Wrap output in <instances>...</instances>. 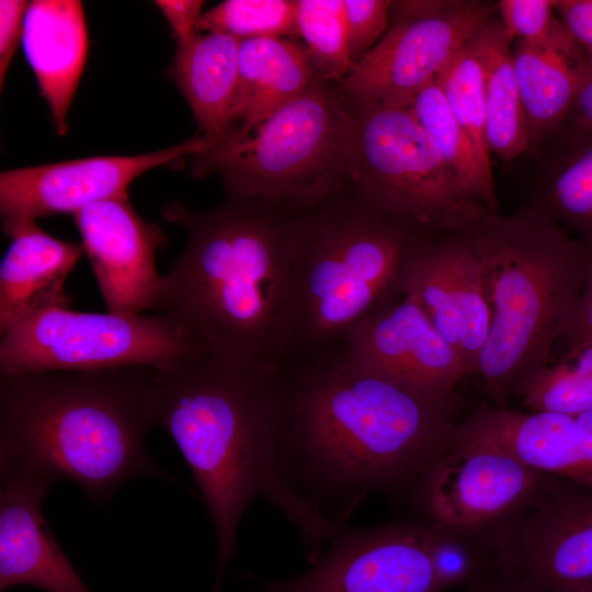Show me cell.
<instances>
[{"label": "cell", "mask_w": 592, "mask_h": 592, "mask_svg": "<svg viewBox=\"0 0 592 592\" xmlns=\"http://www.w3.org/2000/svg\"><path fill=\"white\" fill-rule=\"evenodd\" d=\"M158 373L130 366L0 374L1 481L50 489L69 479L105 503L130 478L167 477L143 443L156 424Z\"/></svg>", "instance_id": "cell-4"}, {"label": "cell", "mask_w": 592, "mask_h": 592, "mask_svg": "<svg viewBox=\"0 0 592 592\" xmlns=\"http://www.w3.org/2000/svg\"><path fill=\"white\" fill-rule=\"evenodd\" d=\"M107 311L151 310L161 280L156 252L163 231L145 221L127 198L93 203L72 215Z\"/></svg>", "instance_id": "cell-17"}, {"label": "cell", "mask_w": 592, "mask_h": 592, "mask_svg": "<svg viewBox=\"0 0 592 592\" xmlns=\"http://www.w3.org/2000/svg\"><path fill=\"white\" fill-rule=\"evenodd\" d=\"M29 3L21 0L0 1V86L10 67L12 57L22 42L24 18Z\"/></svg>", "instance_id": "cell-35"}, {"label": "cell", "mask_w": 592, "mask_h": 592, "mask_svg": "<svg viewBox=\"0 0 592 592\" xmlns=\"http://www.w3.org/2000/svg\"><path fill=\"white\" fill-rule=\"evenodd\" d=\"M559 339H565L568 345L592 340V258L579 300Z\"/></svg>", "instance_id": "cell-38"}, {"label": "cell", "mask_w": 592, "mask_h": 592, "mask_svg": "<svg viewBox=\"0 0 592 592\" xmlns=\"http://www.w3.org/2000/svg\"><path fill=\"white\" fill-rule=\"evenodd\" d=\"M431 557L440 592L468 584L492 567L487 533L435 522L426 524Z\"/></svg>", "instance_id": "cell-32"}, {"label": "cell", "mask_w": 592, "mask_h": 592, "mask_svg": "<svg viewBox=\"0 0 592 592\" xmlns=\"http://www.w3.org/2000/svg\"><path fill=\"white\" fill-rule=\"evenodd\" d=\"M589 592H592V590H591V591H589Z\"/></svg>", "instance_id": "cell-41"}, {"label": "cell", "mask_w": 592, "mask_h": 592, "mask_svg": "<svg viewBox=\"0 0 592 592\" xmlns=\"http://www.w3.org/2000/svg\"><path fill=\"white\" fill-rule=\"evenodd\" d=\"M278 372L247 360L205 354L158 373L156 423L175 442L191 469L217 540L216 580L236 551L240 521L258 497L267 499L299 531L310 561L339 531L298 500L275 465Z\"/></svg>", "instance_id": "cell-2"}, {"label": "cell", "mask_w": 592, "mask_h": 592, "mask_svg": "<svg viewBox=\"0 0 592 592\" xmlns=\"http://www.w3.org/2000/svg\"><path fill=\"white\" fill-rule=\"evenodd\" d=\"M514 72L527 124L530 152H537L568 119L587 61L514 42Z\"/></svg>", "instance_id": "cell-25"}, {"label": "cell", "mask_w": 592, "mask_h": 592, "mask_svg": "<svg viewBox=\"0 0 592 592\" xmlns=\"http://www.w3.org/2000/svg\"><path fill=\"white\" fill-rule=\"evenodd\" d=\"M498 15L512 42L551 49L578 61L587 57L555 10V0H500Z\"/></svg>", "instance_id": "cell-33"}, {"label": "cell", "mask_w": 592, "mask_h": 592, "mask_svg": "<svg viewBox=\"0 0 592 592\" xmlns=\"http://www.w3.org/2000/svg\"><path fill=\"white\" fill-rule=\"evenodd\" d=\"M354 139L350 100L318 78L249 133L191 156V171L220 175L227 197L298 214L345 193Z\"/></svg>", "instance_id": "cell-7"}, {"label": "cell", "mask_w": 592, "mask_h": 592, "mask_svg": "<svg viewBox=\"0 0 592 592\" xmlns=\"http://www.w3.org/2000/svg\"><path fill=\"white\" fill-rule=\"evenodd\" d=\"M349 100L355 119L350 186L361 201L422 237L466 235L489 214L409 107Z\"/></svg>", "instance_id": "cell-8"}, {"label": "cell", "mask_w": 592, "mask_h": 592, "mask_svg": "<svg viewBox=\"0 0 592 592\" xmlns=\"http://www.w3.org/2000/svg\"><path fill=\"white\" fill-rule=\"evenodd\" d=\"M350 56L361 60L388 27L390 0H343Z\"/></svg>", "instance_id": "cell-34"}, {"label": "cell", "mask_w": 592, "mask_h": 592, "mask_svg": "<svg viewBox=\"0 0 592 592\" xmlns=\"http://www.w3.org/2000/svg\"><path fill=\"white\" fill-rule=\"evenodd\" d=\"M200 136L153 152L95 156L2 171V223L78 210L96 202L127 198L129 184L146 171L183 161L208 147Z\"/></svg>", "instance_id": "cell-14"}, {"label": "cell", "mask_w": 592, "mask_h": 592, "mask_svg": "<svg viewBox=\"0 0 592 592\" xmlns=\"http://www.w3.org/2000/svg\"><path fill=\"white\" fill-rule=\"evenodd\" d=\"M11 243L0 264V333L52 307H70L66 280L84 253L82 244L55 238L36 220L2 223Z\"/></svg>", "instance_id": "cell-20"}, {"label": "cell", "mask_w": 592, "mask_h": 592, "mask_svg": "<svg viewBox=\"0 0 592 592\" xmlns=\"http://www.w3.org/2000/svg\"><path fill=\"white\" fill-rule=\"evenodd\" d=\"M161 217L189 239L151 310L209 354L280 371L292 354L294 214L227 197L204 213L172 202Z\"/></svg>", "instance_id": "cell-3"}, {"label": "cell", "mask_w": 592, "mask_h": 592, "mask_svg": "<svg viewBox=\"0 0 592 592\" xmlns=\"http://www.w3.org/2000/svg\"><path fill=\"white\" fill-rule=\"evenodd\" d=\"M208 352L160 315L52 307L1 334L0 374L146 366L173 372Z\"/></svg>", "instance_id": "cell-9"}, {"label": "cell", "mask_w": 592, "mask_h": 592, "mask_svg": "<svg viewBox=\"0 0 592 592\" xmlns=\"http://www.w3.org/2000/svg\"><path fill=\"white\" fill-rule=\"evenodd\" d=\"M48 491L39 485L1 481V591L22 584L47 592H90L43 515Z\"/></svg>", "instance_id": "cell-19"}, {"label": "cell", "mask_w": 592, "mask_h": 592, "mask_svg": "<svg viewBox=\"0 0 592 592\" xmlns=\"http://www.w3.org/2000/svg\"><path fill=\"white\" fill-rule=\"evenodd\" d=\"M240 39L219 33H197L178 43L169 76L187 101L201 136L209 145L236 127Z\"/></svg>", "instance_id": "cell-22"}, {"label": "cell", "mask_w": 592, "mask_h": 592, "mask_svg": "<svg viewBox=\"0 0 592 592\" xmlns=\"http://www.w3.org/2000/svg\"><path fill=\"white\" fill-rule=\"evenodd\" d=\"M480 0L392 1L388 30L340 81L357 102L408 106L497 12Z\"/></svg>", "instance_id": "cell-10"}, {"label": "cell", "mask_w": 592, "mask_h": 592, "mask_svg": "<svg viewBox=\"0 0 592 592\" xmlns=\"http://www.w3.org/2000/svg\"><path fill=\"white\" fill-rule=\"evenodd\" d=\"M407 107L429 134L464 190L482 203L490 214L499 213L494 180L486 174L473 141L451 112L436 80L423 88Z\"/></svg>", "instance_id": "cell-27"}, {"label": "cell", "mask_w": 592, "mask_h": 592, "mask_svg": "<svg viewBox=\"0 0 592 592\" xmlns=\"http://www.w3.org/2000/svg\"><path fill=\"white\" fill-rule=\"evenodd\" d=\"M498 10V9H497ZM485 71L489 151L510 163L530 151L527 124L512 57V39L498 11L475 36Z\"/></svg>", "instance_id": "cell-26"}, {"label": "cell", "mask_w": 592, "mask_h": 592, "mask_svg": "<svg viewBox=\"0 0 592 592\" xmlns=\"http://www.w3.org/2000/svg\"><path fill=\"white\" fill-rule=\"evenodd\" d=\"M565 124L592 132V62L583 65L571 112Z\"/></svg>", "instance_id": "cell-39"}, {"label": "cell", "mask_w": 592, "mask_h": 592, "mask_svg": "<svg viewBox=\"0 0 592 592\" xmlns=\"http://www.w3.org/2000/svg\"><path fill=\"white\" fill-rule=\"evenodd\" d=\"M297 26L317 76L340 82L354 66L343 0H297Z\"/></svg>", "instance_id": "cell-30"}, {"label": "cell", "mask_w": 592, "mask_h": 592, "mask_svg": "<svg viewBox=\"0 0 592 592\" xmlns=\"http://www.w3.org/2000/svg\"><path fill=\"white\" fill-rule=\"evenodd\" d=\"M523 406L532 412L579 414L592 411V340L568 345L522 389Z\"/></svg>", "instance_id": "cell-28"}, {"label": "cell", "mask_w": 592, "mask_h": 592, "mask_svg": "<svg viewBox=\"0 0 592 592\" xmlns=\"http://www.w3.org/2000/svg\"><path fill=\"white\" fill-rule=\"evenodd\" d=\"M490 312L478 375L497 403L520 396L548 363L581 295L592 250L539 207L487 214L466 234Z\"/></svg>", "instance_id": "cell-5"}, {"label": "cell", "mask_w": 592, "mask_h": 592, "mask_svg": "<svg viewBox=\"0 0 592 592\" xmlns=\"http://www.w3.org/2000/svg\"><path fill=\"white\" fill-rule=\"evenodd\" d=\"M22 46L46 100L56 133L68 132V110L84 70L88 32L78 0H34L27 5Z\"/></svg>", "instance_id": "cell-21"}, {"label": "cell", "mask_w": 592, "mask_h": 592, "mask_svg": "<svg viewBox=\"0 0 592 592\" xmlns=\"http://www.w3.org/2000/svg\"><path fill=\"white\" fill-rule=\"evenodd\" d=\"M460 592H519L491 570L466 585Z\"/></svg>", "instance_id": "cell-40"}, {"label": "cell", "mask_w": 592, "mask_h": 592, "mask_svg": "<svg viewBox=\"0 0 592 592\" xmlns=\"http://www.w3.org/2000/svg\"><path fill=\"white\" fill-rule=\"evenodd\" d=\"M454 402L433 399L340 346L278 372L275 465L285 487L337 526L371 492L417 489L454 444Z\"/></svg>", "instance_id": "cell-1"}, {"label": "cell", "mask_w": 592, "mask_h": 592, "mask_svg": "<svg viewBox=\"0 0 592 592\" xmlns=\"http://www.w3.org/2000/svg\"><path fill=\"white\" fill-rule=\"evenodd\" d=\"M168 21L178 43L191 39L197 34L204 1L201 0H157L153 2Z\"/></svg>", "instance_id": "cell-37"}, {"label": "cell", "mask_w": 592, "mask_h": 592, "mask_svg": "<svg viewBox=\"0 0 592 592\" xmlns=\"http://www.w3.org/2000/svg\"><path fill=\"white\" fill-rule=\"evenodd\" d=\"M475 36L453 57L436 82L451 112L473 141L486 174L493 178L487 141L485 71Z\"/></svg>", "instance_id": "cell-29"}, {"label": "cell", "mask_w": 592, "mask_h": 592, "mask_svg": "<svg viewBox=\"0 0 592 592\" xmlns=\"http://www.w3.org/2000/svg\"><path fill=\"white\" fill-rule=\"evenodd\" d=\"M459 428L492 441L540 473L592 488V411L566 414L482 407Z\"/></svg>", "instance_id": "cell-18"}, {"label": "cell", "mask_w": 592, "mask_h": 592, "mask_svg": "<svg viewBox=\"0 0 592 592\" xmlns=\"http://www.w3.org/2000/svg\"><path fill=\"white\" fill-rule=\"evenodd\" d=\"M340 348L380 375L441 401L455 402L454 389L467 375L415 299L399 291L362 320Z\"/></svg>", "instance_id": "cell-16"}, {"label": "cell", "mask_w": 592, "mask_h": 592, "mask_svg": "<svg viewBox=\"0 0 592 592\" xmlns=\"http://www.w3.org/2000/svg\"><path fill=\"white\" fill-rule=\"evenodd\" d=\"M203 32L240 41L297 36V0H225L202 14L197 33Z\"/></svg>", "instance_id": "cell-31"}, {"label": "cell", "mask_w": 592, "mask_h": 592, "mask_svg": "<svg viewBox=\"0 0 592 592\" xmlns=\"http://www.w3.org/2000/svg\"><path fill=\"white\" fill-rule=\"evenodd\" d=\"M398 291L415 299L458 354L466 374H477L490 312L481 269L467 236L418 238L405 263Z\"/></svg>", "instance_id": "cell-15"}, {"label": "cell", "mask_w": 592, "mask_h": 592, "mask_svg": "<svg viewBox=\"0 0 592 592\" xmlns=\"http://www.w3.org/2000/svg\"><path fill=\"white\" fill-rule=\"evenodd\" d=\"M318 78L308 50L296 42L281 37L241 41L234 130L249 133Z\"/></svg>", "instance_id": "cell-23"}, {"label": "cell", "mask_w": 592, "mask_h": 592, "mask_svg": "<svg viewBox=\"0 0 592 592\" xmlns=\"http://www.w3.org/2000/svg\"><path fill=\"white\" fill-rule=\"evenodd\" d=\"M555 10L587 60L592 62V0H555Z\"/></svg>", "instance_id": "cell-36"}, {"label": "cell", "mask_w": 592, "mask_h": 592, "mask_svg": "<svg viewBox=\"0 0 592 592\" xmlns=\"http://www.w3.org/2000/svg\"><path fill=\"white\" fill-rule=\"evenodd\" d=\"M557 477L459 428L415 491L431 522L488 533L527 508Z\"/></svg>", "instance_id": "cell-12"}, {"label": "cell", "mask_w": 592, "mask_h": 592, "mask_svg": "<svg viewBox=\"0 0 592 592\" xmlns=\"http://www.w3.org/2000/svg\"><path fill=\"white\" fill-rule=\"evenodd\" d=\"M491 571L519 592L592 590V488L556 478L488 532Z\"/></svg>", "instance_id": "cell-11"}, {"label": "cell", "mask_w": 592, "mask_h": 592, "mask_svg": "<svg viewBox=\"0 0 592 592\" xmlns=\"http://www.w3.org/2000/svg\"><path fill=\"white\" fill-rule=\"evenodd\" d=\"M420 237L354 193L294 214L288 361L342 345L362 320L398 292Z\"/></svg>", "instance_id": "cell-6"}, {"label": "cell", "mask_w": 592, "mask_h": 592, "mask_svg": "<svg viewBox=\"0 0 592 592\" xmlns=\"http://www.w3.org/2000/svg\"><path fill=\"white\" fill-rule=\"evenodd\" d=\"M543 150L528 203L578 231L592 249V132L563 124L538 149Z\"/></svg>", "instance_id": "cell-24"}, {"label": "cell", "mask_w": 592, "mask_h": 592, "mask_svg": "<svg viewBox=\"0 0 592 592\" xmlns=\"http://www.w3.org/2000/svg\"><path fill=\"white\" fill-rule=\"evenodd\" d=\"M331 539L309 571L262 592H440L426 524L339 531Z\"/></svg>", "instance_id": "cell-13"}]
</instances>
